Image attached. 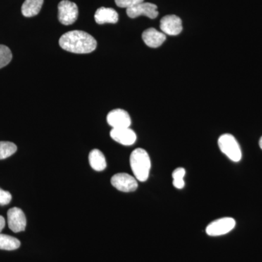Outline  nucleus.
<instances>
[{
	"instance_id": "1",
	"label": "nucleus",
	"mask_w": 262,
	"mask_h": 262,
	"mask_svg": "<svg viewBox=\"0 0 262 262\" xmlns=\"http://www.w3.org/2000/svg\"><path fill=\"white\" fill-rule=\"evenodd\" d=\"M59 45L65 51L78 54L94 51L97 42L89 33L75 30L65 33L59 39Z\"/></svg>"
},
{
	"instance_id": "2",
	"label": "nucleus",
	"mask_w": 262,
	"mask_h": 262,
	"mask_svg": "<svg viewBox=\"0 0 262 262\" xmlns=\"http://www.w3.org/2000/svg\"><path fill=\"white\" fill-rule=\"evenodd\" d=\"M130 164L134 177L139 182H146L151 169V160L147 151L141 148L134 150L130 155Z\"/></svg>"
},
{
	"instance_id": "3",
	"label": "nucleus",
	"mask_w": 262,
	"mask_h": 262,
	"mask_svg": "<svg viewBox=\"0 0 262 262\" xmlns=\"http://www.w3.org/2000/svg\"><path fill=\"white\" fill-rule=\"evenodd\" d=\"M219 147L223 154L234 163L242 159V151L238 142L232 134H225L220 136L218 140Z\"/></svg>"
},
{
	"instance_id": "4",
	"label": "nucleus",
	"mask_w": 262,
	"mask_h": 262,
	"mask_svg": "<svg viewBox=\"0 0 262 262\" xmlns=\"http://www.w3.org/2000/svg\"><path fill=\"white\" fill-rule=\"evenodd\" d=\"M235 225L236 222L233 218L224 217V218L213 221L207 226L206 234L212 237L224 235L231 232Z\"/></svg>"
},
{
	"instance_id": "5",
	"label": "nucleus",
	"mask_w": 262,
	"mask_h": 262,
	"mask_svg": "<svg viewBox=\"0 0 262 262\" xmlns=\"http://www.w3.org/2000/svg\"><path fill=\"white\" fill-rule=\"evenodd\" d=\"M58 20L63 25L75 23L78 18V8L75 3L69 0H62L58 4Z\"/></svg>"
},
{
	"instance_id": "6",
	"label": "nucleus",
	"mask_w": 262,
	"mask_h": 262,
	"mask_svg": "<svg viewBox=\"0 0 262 262\" xmlns=\"http://www.w3.org/2000/svg\"><path fill=\"white\" fill-rule=\"evenodd\" d=\"M137 179L130 174L120 173L114 175L111 184L117 190L123 192H134L137 189Z\"/></svg>"
},
{
	"instance_id": "7",
	"label": "nucleus",
	"mask_w": 262,
	"mask_h": 262,
	"mask_svg": "<svg viewBox=\"0 0 262 262\" xmlns=\"http://www.w3.org/2000/svg\"><path fill=\"white\" fill-rule=\"evenodd\" d=\"M8 223L13 232H23L27 227V218L24 211L16 207L10 208L8 211Z\"/></svg>"
},
{
	"instance_id": "8",
	"label": "nucleus",
	"mask_w": 262,
	"mask_h": 262,
	"mask_svg": "<svg viewBox=\"0 0 262 262\" xmlns=\"http://www.w3.org/2000/svg\"><path fill=\"white\" fill-rule=\"evenodd\" d=\"M127 15L131 18H137L141 15L148 17L151 19H155L158 17V7L156 5L149 3H143L135 5L126 10Z\"/></svg>"
},
{
	"instance_id": "9",
	"label": "nucleus",
	"mask_w": 262,
	"mask_h": 262,
	"mask_svg": "<svg viewBox=\"0 0 262 262\" xmlns=\"http://www.w3.org/2000/svg\"><path fill=\"white\" fill-rule=\"evenodd\" d=\"M160 29L162 32L170 36L178 35L182 32V19L175 15H168L160 20Z\"/></svg>"
},
{
	"instance_id": "10",
	"label": "nucleus",
	"mask_w": 262,
	"mask_h": 262,
	"mask_svg": "<svg viewBox=\"0 0 262 262\" xmlns=\"http://www.w3.org/2000/svg\"><path fill=\"white\" fill-rule=\"evenodd\" d=\"M107 122L113 128L129 127L131 125V119L125 110L116 108L108 114L106 117Z\"/></svg>"
},
{
	"instance_id": "11",
	"label": "nucleus",
	"mask_w": 262,
	"mask_h": 262,
	"mask_svg": "<svg viewBox=\"0 0 262 262\" xmlns=\"http://www.w3.org/2000/svg\"><path fill=\"white\" fill-rule=\"evenodd\" d=\"M110 136L114 141L124 146L133 145L137 139L135 132L130 127L113 128L110 131Z\"/></svg>"
},
{
	"instance_id": "12",
	"label": "nucleus",
	"mask_w": 262,
	"mask_h": 262,
	"mask_svg": "<svg viewBox=\"0 0 262 262\" xmlns=\"http://www.w3.org/2000/svg\"><path fill=\"white\" fill-rule=\"evenodd\" d=\"M142 39L148 47L157 48L165 42L166 35L156 29L149 28L143 32Z\"/></svg>"
},
{
	"instance_id": "13",
	"label": "nucleus",
	"mask_w": 262,
	"mask_h": 262,
	"mask_svg": "<svg viewBox=\"0 0 262 262\" xmlns=\"http://www.w3.org/2000/svg\"><path fill=\"white\" fill-rule=\"evenodd\" d=\"M119 15L113 8H98L95 13V20L98 24H116L118 21Z\"/></svg>"
},
{
	"instance_id": "14",
	"label": "nucleus",
	"mask_w": 262,
	"mask_h": 262,
	"mask_svg": "<svg viewBox=\"0 0 262 262\" xmlns=\"http://www.w3.org/2000/svg\"><path fill=\"white\" fill-rule=\"evenodd\" d=\"M89 159L91 168L96 171H103L106 169V158L100 150H92L90 152Z\"/></svg>"
},
{
	"instance_id": "15",
	"label": "nucleus",
	"mask_w": 262,
	"mask_h": 262,
	"mask_svg": "<svg viewBox=\"0 0 262 262\" xmlns=\"http://www.w3.org/2000/svg\"><path fill=\"white\" fill-rule=\"evenodd\" d=\"M44 0H25L21 7V13L25 17H33L40 12Z\"/></svg>"
},
{
	"instance_id": "16",
	"label": "nucleus",
	"mask_w": 262,
	"mask_h": 262,
	"mask_svg": "<svg viewBox=\"0 0 262 262\" xmlns=\"http://www.w3.org/2000/svg\"><path fill=\"white\" fill-rule=\"evenodd\" d=\"M20 246L18 239L12 236L0 233V249L5 251H14Z\"/></svg>"
},
{
	"instance_id": "17",
	"label": "nucleus",
	"mask_w": 262,
	"mask_h": 262,
	"mask_svg": "<svg viewBox=\"0 0 262 262\" xmlns=\"http://www.w3.org/2000/svg\"><path fill=\"white\" fill-rule=\"evenodd\" d=\"M17 151V146L10 141H0V160L6 159Z\"/></svg>"
},
{
	"instance_id": "18",
	"label": "nucleus",
	"mask_w": 262,
	"mask_h": 262,
	"mask_svg": "<svg viewBox=\"0 0 262 262\" xmlns=\"http://www.w3.org/2000/svg\"><path fill=\"white\" fill-rule=\"evenodd\" d=\"M186 175V170L184 168H178L173 170L172 173L173 177V184L174 187L178 189H182L185 186L184 177Z\"/></svg>"
},
{
	"instance_id": "19",
	"label": "nucleus",
	"mask_w": 262,
	"mask_h": 262,
	"mask_svg": "<svg viewBox=\"0 0 262 262\" xmlns=\"http://www.w3.org/2000/svg\"><path fill=\"white\" fill-rule=\"evenodd\" d=\"M13 55L7 46L0 45V69L3 68L11 61Z\"/></svg>"
},
{
	"instance_id": "20",
	"label": "nucleus",
	"mask_w": 262,
	"mask_h": 262,
	"mask_svg": "<svg viewBox=\"0 0 262 262\" xmlns=\"http://www.w3.org/2000/svg\"><path fill=\"white\" fill-rule=\"evenodd\" d=\"M115 1L117 6L120 8L128 9L136 5L140 4L144 2V0H115Z\"/></svg>"
},
{
	"instance_id": "21",
	"label": "nucleus",
	"mask_w": 262,
	"mask_h": 262,
	"mask_svg": "<svg viewBox=\"0 0 262 262\" xmlns=\"http://www.w3.org/2000/svg\"><path fill=\"white\" fill-rule=\"evenodd\" d=\"M12 201L11 194L0 188V206H6Z\"/></svg>"
},
{
	"instance_id": "22",
	"label": "nucleus",
	"mask_w": 262,
	"mask_h": 262,
	"mask_svg": "<svg viewBox=\"0 0 262 262\" xmlns=\"http://www.w3.org/2000/svg\"><path fill=\"white\" fill-rule=\"evenodd\" d=\"M5 227V220L4 217L0 215V232L3 230Z\"/></svg>"
},
{
	"instance_id": "23",
	"label": "nucleus",
	"mask_w": 262,
	"mask_h": 262,
	"mask_svg": "<svg viewBox=\"0 0 262 262\" xmlns=\"http://www.w3.org/2000/svg\"><path fill=\"white\" fill-rule=\"evenodd\" d=\"M259 146H260V148H261V149H262V136H261V139H260V140H259Z\"/></svg>"
}]
</instances>
